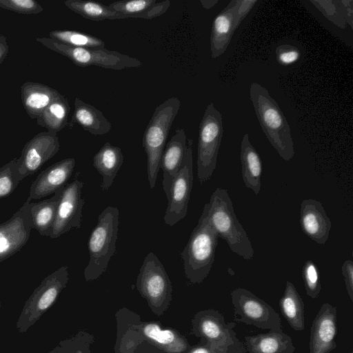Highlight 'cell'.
I'll return each mask as SVG.
<instances>
[{"label":"cell","instance_id":"obj_7","mask_svg":"<svg viewBox=\"0 0 353 353\" xmlns=\"http://www.w3.org/2000/svg\"><path fill=\"white\" fill-rule=\"evenodd\" d=\"M136 287L155 315L161 316L168 310L172 299V283L163 264L152 252L143 260Z\"/></svg>","mask_w":353,"mask_h":353},{"label":"cell","instance_id":"obj_17","mask_svg":"<svg viewBox=\"0 0 353 353\" xmlns=\"http://www.w3.org/2000/svg\"><path fill=\"white\" fill-rule=\"evenodd\" d=\"M337 309L323 303L313 320L309 341L310 353H330L337 345Z\"/></svg>","mask_w":353,"mask_h":353},{"label":"cell","instance_id":"obj_42","mask_svg":"<svg viewBox=\"0 0 353 353\" xmlns=\"http://www.w3.org/2000/svg\"><path fill=\"white\" fill-rule=\"evenodd\" d=\"M9 52V46L8 45L6 37L0 34V65L7 57Z\"/></svg>","mask_w":353,"mask_h":353},{"label":"cell","instance_id":"obj_20","mask_svg":"<svg viewBox=\"0 0 353 353\" xmlns=\"http://www.w3.org/2000/svg\"><path fill=\"white\" fill-rule=\"evenodd\" d=\"M140 328L145 339L162 353H187L191 347L185 336L159 321L141 320Z\"/></svg>","mask_w":353,"mask_h":353},{"label":"cell","instance_id":"obj_6","mask_svg":"<svg viewBox=\"0 0 353 353\" xmlns=\"http://www.w3.org/2000/svg\"><path fill=\"white\" fill-rule=\"evenodd\" d=\"M36 41L48 49L68 58L77 66H97L121 70L142 66L141 61L129 55L106 48H78L66 45L50 37H37Z\"/></svg>","mask_w":353,"mask_h":353},{"label":"cell","instance_id":"obj_10","mask_svg":"<svg viewBox=\"0 0 353 353\" xmlns=\"http://www.w3.org/2000/svg\"><path fill=\"white\" fill-rule=\"evenodd\" d=\"M230 295L234 321L262 330L283 332L279 314L263 300L243 288H235Z\"/></svg>","mask_w":353,"mask_h":353},{"label":"cell","instance_id":"obj_43","mask_svg":"<svg viewBox=\"0 0 353 353\" xmlns=\"http://www.w3.org/2000/svg\"><path fill=\"white\" fill-rule=\"evenodd\" d=\"M216 353H245V348L243 344L238 341L226 351L217 352Z\"/></svg>","mask_w":353,"mask_h":353},{"label":"cell","instance_id":"obj_45","mask_svg":"<svg viewBox=\"0 0 353 353\" xmlns=\"http://www.w3.org/2000/svg\"><path fill=\"white\" fill-rule=\"evenodd\" d=\"M1 300H0V310H1Z\"/></svg>","mask_w":353,"mask_h":353},{"label":"cell","instance_id":"obj_23","mask_svg":"<svg viewBox=\"0 0 353 353\" xmlns=\"http://www.w3.org/2000/svg\"><path fill=\"white\" fill-rule=\"evenodd\" d=\"M60 94L57 90L41 83L27 81L21 87L22 104L31 119L40 117Z\"/></svg>","mask_w":353,"mask_h":353},{"label":"cell","instance_id":"obj_11","mask_svg":"<svg viewBox=\"0 0 353 353\" xmlns=\"http://www.w3.org/2000/svg\"><path fill=\"white\" fill-rule=\"evenodd\" d=\"M192 140L187 139V148L181 168L174 177L166 194L168 205L165 223L172 226L185 217L193 185Z\"/></svg>","mask_w":353,"mask_h":353},{"label":"cell","instance_id":"obj_46","mask_svg":"<svg viewBox=\"0 0 353 353\" xmlns=\"http://www.w3.org/2000/svg\"><path fill=\"white\" fill-rule=\"evenodd\" d=\"M351 353H353L352 352Z\"/></svg>","mask_w":353,"mask_h":353},{"label":"cell","instance_id":"obj_24","mask_svg":"<svg viewBox=\"0 0 353 353\" xmlns=\"http://www.w3.org/2000/svg\"><path fill=\"white\" fill-rule=\"evenodd\" d=\"M74 105V110L68 124L70 128L78 124L94 135H103L110 132L112 124L101 111L78 97L75 98Z\"/></svg>","mask_w":353,"mask_h":353},{"label":"cell","instance_id":"obj_34","mask_svg":"<svg viewBox=\"0 0 353 353\" xmlns=\"http://www.w3.org/2000/svg\"><path fill=\"white\" fill-rule=\"evenodd\" d=\"M94 336L85 330H79L70 338L61 341L47 353H92Z\"/></svg>","mask_w":353,"mask_h":353},{"label":"cell","instance_id":"obj_4","mask_svg":"<svg viewBox=\"0 0 353 353\" xmlns=\"http://www.w3.org/2000/svg\"><path fill=\"white\" fill-rule=\"evenodd\" d=\"M119 215L117 208L108 206L98 216L97 225L88 242L90 260L84 270L86 281L97 279L107 270L109 261L116 250Z\"/></svg>","mask_w":353,"mask_h":353},{"label":"cell","instance_id":"obj_33","mask_svg":"<svg viewBox=\"0 0 353 353\" xmlns=\"http://www.w3.org/2000/svg\"><path fill=\"white\" fill-rule=\"evenodd\" d=\"M49 36L51 39L74 47L96 49L105 48V42L103 40L79 31L57 30L50 32Z\"/></svg>","mask_w":353,"mask_h":353},{"label":"cell","instance_id":"obj_40","mask_svg":"<svg viewBox=\"0 0 353 353\" xmlns=\"http://www.w3.org/2000/svg\"><path fill=\"white\" fill-rule=\"evenodd\" d=\"M341 272L347 295L350 300L353 301V262L352 260H346L343 262Z\"/></svg>","mask_w":353,"mask_h":353},{"label":"cell","instance_id":"obj_14","mask_svg":"<svg viewBox=\"0 0 353 353\" xmlns=\"http://www.w3.org/2000/svg\"><path fill=\"white\" fill-rule=\"evenodd\" d=\"M59 149V138L55 133L41 132L33 137L26 143L21 156L17 159L18 171L22 179L35 174Z\"/></svg>","mask_w":353,"mask_h":353},{"label":"cell","instance_id":"obj_15","mask_svg":"<svg viewBox=\"0 0 353 353\" xmlns=\"http://www.w3.org/2000/svg\"><path fill=\"white\" fill-rule=\"evenodd\" d=\"M83 186V182L75 179L63 188L50 239H57L72 228H81L85 203L81 196Z\"/></svg>","mask_w":353,"mask_h":353},{"label":"cell","instance_id":"obj_29","mask_svg":"<svg viewBox=\"0 0 353 353\" xmlns=\"http://www.w3.org/2000/svg\"><path fill=\"white\" fill-rule=\"evenodd\" d=\"M63 188L57 190L50 199L30 202L32 229H35L41 236H50L52 233Z\"/></svg>","mask_w":353,"mask_h":353},{"label":"cell","instance_id":"obj_41","mask_svg":"<svg viewBox=\"0 0 353 353\" xmlns=\"http://www.w3.org/2000/svg\"><path fill=\"white\" fill-rule=\"evenodd\" d=\"M217 351L211 344L199 343L197 345L191 346L187 353H216Z\"/></svg>","mask_w":353,"mask_h":353},{"label":"cell","instance_id":"obj_1","mask_svg":"<svg viewBox=\"0 0 353 353\" xmlns=\"http://www.w3.org/2000/svg\"><path fill=\"white\" fill-rule=\"evenodd\" d=\"M250 97L263 132L270 143L285 161L294 156V142L288 122L268 90L258 83H252Z\"/></svg>","mask_w":353,"mask_h":353},{"label":"cell","instance_id":"obj_9","mask_svg":"<svg viewBox=\"0 0 353 353\" xmlns=\"http://www.w3.org/2000/svg\"><path fill=\"white\" fill-rule=\"evenodd\" d=\"M69 281L68 267L63 265L46 277L26 301L17 321V329L23 333L33 325L56 302Z\"/></svg>","mask_w":353,"mask_h":353},{"label":"cell","instance_id":"obj_13","mask_svg":"<svg viewBox=\"0 0 353 353\" xmlns=\"http://www.w3.org/2000/svg\"><path fill=\"white\" fill-rule=\"evenodd\" d=\"M117 337L114 353H162L144 337L140 328L139 314L127 307L115 314Z\"/></svg>","mask_w":353,"mask_h":353},{"label":"cell","instance_id":"obj_3","mask_svg":"<svg viewBox=\"0 0 353 353\" xmlns=\"http://www.w3.org/2000/svg\"><path fill=\"white\" fill-rule=\"evenodd\" d=\"M218 239L209 222L205 204L198 223L181 252L185 275L191 283H201L208 276L215 260Z\"/></svg>","mask_w":353,"mask_h":353},{"label":"cell","instance_id":"obj_19","mask_svg":"<svg viewBox=\"0 0 353 353\" xmlns=\"http://www.w3.org/2000/svg\"><path fill=\"white\" fill-rule=\"evenodd\" d=\"M300 226L310 239L320 245L327 241L332 223L322 203L315 199H304L300 208Z\"/></svg>","mask_w":353,"mask_h":353},{"label":"cell","instance_id":"obj_31","mask_svg":"<svg viewBox=\"0 0 353 353\" xmlns=\"http://www.w3.org/2000/svg\"><path fill=\"white\" fill-rule=\"evenodd\" d=\"M70 107L67 98L60 94L37 118V123L57 134L68 125Z\"/></svg>","mask_w":353,"mask_h":353},{"label":"cell","instance_id":"obj_36","mask_svg":"<svg viewBox=\"0 0 353 353\" xmlns=\"http://www.w3.org/2000/svg\"><path fill=\"white\" fill-rule=\"evenodd\" d=\"M302 277L307 295L312 299L317 298L321 290V285L318 267L312 260L305 263Z\"/></svg>","mask_w":353,"mask_h":353},{"label":"cell","instance_id":"obj_32","mask_svg":"<svg viewBox=\"0 0 353 353\" xmlns=\"http://www.w3.org/2000/svg\"><path fill=\"white\" fill-rule=\"evenodd\" d=\"M64 4L83 18L100 21L105 19H119L118 14L108 6L88 0H67Z\"/></svg>","mask_w":353,"mask_h":353},{"label":"cell","instance_id":"obj_2","mask_svg":"<svg viewBox=\"0 0 353 353\" xmlns=\"http://www.w3.org/2000/svg\"><path fill=\"white\" fill-rule=\"evenodd\" d=\"M209 222L218 236L228 243L232 252L245 260L254 256L248 235L238 220L228 190L217 188L206 203Z\"/></svg>","mask_w":353,"mask_h":353},{"label":"cell","instance_id":"obj_27","mask_svg":"<svg viewBox=\"0 0 353 353\" xmlns=\"http://www.w3.org/2000/svg\"><path fill=\"white\" fill-rule=\"evenodd\" d=\"M248 353H294L295 346L290 336L270 331L245 337Z\"/></svg>","mask_w":353,"mask_h":353},{"label":"cell","instance_id":"obj_25","mask_svg":"<svg viewBox=\"0 0 353 353\" xmlns=\"http://www.w3.org/2000/svg\"><path fill=\"white\" fill-rule=\"evenodd\" d=\"M120 19L141 18L152 19L164 14L170 6V1L165 0H122L108 5Z\"/></svg>","mask_w":353,"mask_h":353},{"label":"cell","instance_id":"obj_12","mask_svg":"<svg viewBox=\"0 0 353 353\" xmlns=\"http://www.w3.org/2000/svg\"><path fill=\"white\" fill-rule=\"evenodd\" d=\"M192 333L201 343L211 344L217 351H226L239 339L233 330L236 323H227L223 315L215 309L197 312L191 321Z\"/></svg>","mask_w":353,"mask_h":353},{"label":"cell","instance_id":"obj_39","mask_svg":"<svg viewBox=\"0 0 353 353\" xmlns=\"http://www.w3.org/2000/svg\"><path fill=\"white\" fill-rule=\"evenodd\" d=\"M257 2L256 0H235V26L238 28L240 23L248 15Z\"/></svg>","mask_w":353,"mask_h":353},{"label":"cell","instance_id":"obj_38","mask_svg":"<svg viewBox=\"0 0 353 353\" xmlns=\"http://www.w3.org/2000/svg\"><path fill=\"white\" fill-rule=\"evenodd\" d=\"M301 53L296 47L289 44H283L276 48V57L278 63L283 65H289L299 60Z\"/></svg>","mask_w":353,"mask_h":353},{"label":"cell","instance_id":"obj_21","mask_svg":"<svg viewBox=\"0 0 353 353\" xmlns=\"http://www.w3.org/2000/svg\"><path fill=\"white\" fill-rule=\"evenodd\" d=\"M187 139L185 130L178 128L165 144L160 161V168L163 170V189L165 194L182 164L187 148Z\"/></svg>","mask_w":353,"mask_h":353},{"label":"cell","instance_id":"obj_44","mask_svg":"<svg viewBox=\"0 0 353 353\" xmlns=\"http://www.w3.org/2000/svg\"><path fill=\"white\" fill-rule=\"evenodd\" d=\"M218 2V1H201V3L203 6V8H205V9H210L211 8H212L216 3Z\"/></svg>","mask_w":353,"mask_h":353},{"label":"cell","instance_id":"obj_16","mask_svg":"<svg viewBox=\"0 0 353 353\" xmlns=\"http://www.w3.org/2000/svg\"><path fill=\"white\" fill-rule=\"evenodd\" d=\"M28 200L6 222L0 223V263L18 252L28 241L32 229Z\"/></svg>","mask_w":353,"mask_h":353},{"label":"cell","instance_id":"obj_28","mask_svg":"<svg viewBox=\"0 0 353 353\" xmlns=\"http://www.w3.org/2000/svg\"><path fill=\"white\" fill-rule=\"evenodd\" d=\"M124 157L121 150L106 142L93 157V165L102 176L101 188L108 190L112 185Z\"/></svg>","mask_w":353,"mask_h":353},{"label":"cell","instance_id":"obj_35","mask_svg":"<svg viewBox=\"0 0 353 353\" xmlns=\"http://www.w3.org/2000/svg\"><path fill=\"white\" fill-rule=\"evenodd\" d=\"M17 165V158L0 168V199L11 194L22 181Z\"/></svg>","mask_w":353,"mask_h":353},{"label":"cell","instance_id":"obj_5","mask_svg":"<svg viewBox=\"0 0 353 353\" xmlns=\"http://www.w3.org/2000/svg\"><path fill=\"white\" fill-rule=\"evenodd\" d=\"M181 107L176 97H171L159 105L146 126L142 139L147 156V173L150 188H154L160 169V161L172 124Z\"/></svg>","mask_w":353,"mask_h":353},{"label":"cell","instance_id":"obj_8","mask_svg":"<svg viewBox=\"0 0 353 353\" xmlns=\"http://www.w3.org/2000/svg\"><path fill=\"white\" fill-rule=\"evenodd\" d=\"M223 133L222 115L211 102L205 108L199 128L196 164L201 183L209 180L216 169Z\"/></svg>","mask_w":353,"mask_h":353},{"label":"cell","instance_id":"obj_37","mask_svg":"<svg viewBox=\"0 0 353 353\" xmlns=\"http://www.w3.org/2000/svg\"><path fill=\"white\" fill-rule=\"evenodd\" d=\"M0 8L23 14H39L43 11V8L34 0H0Z\"/></svg>","mask_w":353,"mask_h":353},{"label":"cell","instance_id":"obj_18","mask_svg":"<svg viewBox=\"0 0 353 353\" xmlns=\"http://www.w3.org/2000/svg\"><path fill=\"white\" fill-rule=\"evenodd\" d=\"M76 164L74 158L64 159L41 171L30 188L28 201L40 199L63 188L72 174Z\"/></svg>","mask_w":353,"mask_h":353},{"label":"cell","instance_id":"obj_30","mask_svg":"<svg viewBox=\"0 0 353 353\" xmlns=\"http://www.w3.org/2000/svg\"><path fill=\"white\" fill-rule=\"evenodd\" d=\"M279 305L283 316L294 330H304L305 305L295 286L290 281H286Z\"/></svg>","mask_w":353,"mask_h":353},{"label":"cell","instance_id":"obj_26","mask_svg":"<svg viewBox=\"0 0 353 353\" xmlns=\"http://www.w3.org/2000/svg\"><path fill=\"white\" fill-rule=\"evenodd\" d=\"M240 159L245 186L258 195L261 186L262 161L259 153L252 145L248 133L244 134L241 141Z\"/></svg>","mask_w":353,"mask_h":353},{"label":"cell","instance_id":"obj_22","mask_svg":"<svg viewBox=\"0 0 353 353\" xmlns=\"http://www.w3.org/2000/svg\"><path fill=\"white\" fill-rule=\"evenodd\" d=\"M234 10L235 0H232L212 21L210 44L211 57L213 59L219 57L225 52L236 30Z\"/></svg>","mask_w":353,"mask_h":353}]
</instances>
